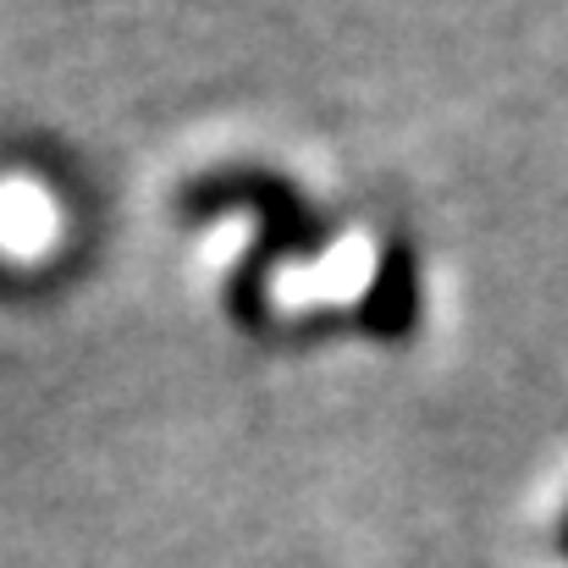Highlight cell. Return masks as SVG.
Here are the masks:
<instances>
[{"mask_svg": "<svg viewBox=\"0 0 568 568\" xmlns=\"http://www.w3.org/2000/svg\"><path fill=\"white\" fill-rule=\"evenodd\" d=\"M183 210L193 221L221 215V210H254L260 215V243L248 248L243 271L226 287V304L243 326L265 321V282L282 260H315L321 248H332V221L276 172H254V166L210 172L183 193Z\"/></svg>", "mask_w": 568, "mask_h": 568, "instance_id": "obj_1", "label": "cell"}, {"mask_svg": "<svg viewBox=\"0 0 568 568\" xmlns=\"http://www.w3.org/2000/svg\"><path fill=\"white\" fill-rule=\"evenodd\" d=\"M419 304H425V282H419V254L408 237H386L376 254V271L359 293V332L371 343H403L419 326Z\"/></svg>", "mask_w": 568, "mask_h": 568, "instance_id": "obj_2", "label": "cell"}, {"mask_svg": "<svg viewBox=\"0 0 568 568\" xmlns=\"http://www.w3.org/2000/svg\"><path fill=\"white\" fill-rule=\"evenodd\" d=\"M564 558H568V514H564Z\"/></svg>", "mask_w": 568, "mask_h": 568, "instance_id": "obj_3", "label": "cell"}]
</instances>
